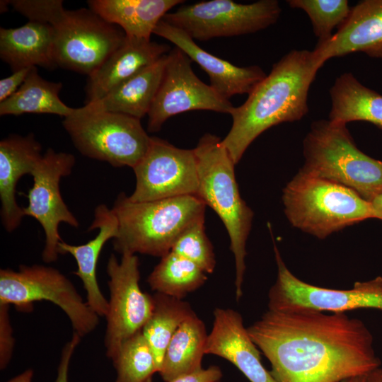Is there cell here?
Returning a JSON list of instances; mask_svg holds the SVG:
<instances>
[{
    "instance_id": "obj_8",
    "label": "cell",
    "mask_w": 382,
    "mask_h": 382,
    "mask_svg": "<svg viewBox=\"0 0 382 382\" xmlns=\"http://www.w3.org/2000/svg\"><path fill=\"white\" fill-rule=\"evenodd\" d=\"M39 301L59 306L69 318L74 332L81 337L99 324L100 316L59 270L41 265H22L18 270H0V303L13 305L18 311L27 312Z\"/></svg>"
},
{
    "instance_id": "obj_42",
    "label": "cell",
    "mask_w": 382,
    "mask_h": 382,
    "mask_svg": "<svg viewBox=\"0 0 382 382\" xmlns=\"http://www.w3.org/2000/svg\"><path fill=\"white\" fill-rule=\"evenodd\" d=\"M217 382H219V381H217Z\"/></svg>"
},
{
    "instance_id": "obj_5",
    "label": "cell",
    "mask_w": 382,
    "mask_h": 382,
    "mask_svg": "<svg viewBox=\"0 0 382 382\" xmlns=\"http://www.w3.org/2000/svg\"><path fill=\"white\" fill-rule=\"evenodd\" d=\"M282 199L289 223L320 239L376 219L371 203L355 191L301 168L283 189Z\"/></svg>"
},
{
    "instance_id": "obj_19",
    "label": "cell",
    "mask_w": 382,
    "mask_h": 382,
    "mask_svg": "<svg viewBox=\"0 0 382 382\" xmlns=\"http://www.w3.org/2000/svg\"><path fill=\"white\" fill-rule=\"evenodd\" d=\"M170 51L168 45L126 36L123 43L88 76L86 103L101 99Z\"/></svg>"
},
{
    "instance_id": "obj_17",
    "label": "cell",
    "mask_w": 382,
    "mask_h": 382,
    "mask_svg": "<svg viewBox=\"0 0 382 382\" xmlns=\"http://www.w3.org/2000/svg\"><path fill=\"white\" fill-rule=\"evenodd\" d=\"M204 352L226 359L250 382H277L262 365L259 349L244 326L242 316L231 308L214 310Z\"/></svg>"
},
{
    "instance_id": "obj_3",
    "label": "cell",
    "mask_w": 382,
    "mask_h": 382,
    "mask_svg": "<svg viewBox=\"0 0 382 382\" xmlns=\"http://www.w3.org/2000/svg\"><path fill=\"white\" fill-rule=\"evenodd\" d=\"M217 136L207 133L194 149L199 180L197 197L222 221L235 260L236 301L243 296L246 242L254 213L241 197L228 151Z\"/></svg>"
},
{
    "instance_id": "obj_33",
    "label": "cell",
    "mask_w": 382,
    "mask_h": 382,
    "mask_svg": "<svg viewBox=\"0 0 382 382\" xmlns=\"http://www.w3.org/2000/svg\"><path fill=\"white\" fill-rule=\"evenodd\" d=\"M8 3L29 21L50 25L64 9L61 0H14Z\"/></svg>"
},
{
    "instance_id": "obj_6",
    "label": "cell",
    "mask_w": 382,
    "mask_h": 382,
    "mask_svg": "<svg viewBox=\"0 0 382 382\" xmlns=\"http://www.w3.org/2000/svg\"><path fill=\"white\" fill-rule=\"evenodd\" d=\"M302 170L345 185L371 202L382 194V161L356 145L347 125L314 121L303 141Z\"/></svg>"
},
{
    "instance_id": "obj_41",
    "label": "cell",
    "mask_w": 382,
    "mask_h": 382,
    "mask_svg": "<svg viewBox=\"0 0 382 382\" xmlns=\"http://www.w3.org/2000/svg\"><path fill=\"white\" fill-rule=\"evenodd\" d=\"M366 375H360L347 378L341 382H367Z\"/></svg>"
},
{
    "instance_id": "obj_37",
    "label": "cell",
    "mask_w": 382,
    "mask_h": 382,
    "mask_svg": "<svg viewBox=\"0 0 382 382\" xmlns=\"http://www.w3.org/2000/svg\"><path fill=\"white\" fill-rule=\"evenodd\" d=\"M222 377V371L218 366H210L197 371L180 376L170 382H217Z\"/></svg>"
},
{
    "instance_id": "obj_36",
    "label": "cell",
    "mask_w": 382,
    "mask_h": 382,
    "mask_svg": "<svg viewBox=\"0 0 382 382\" xmlns=\"http://www.w3.org/2000/svg\"><path fill=\"white\" fill-rule=\"evenodd\" d=\"M32 68H24L13 71L9 76L0 80V103L11 97L19 89Z\"/></svg>"
},
{
    "instance_id": "obj_25",
    "label": "cell",
    "mask_w": 382,
    "mask_h": 382,
    "mask_svg": "<svg viewBox=\"0 0 382 382\" xmlns=\"http://www.w3.org/2000/svg\"><path fill=\"white\" fill-rule=\"evenodd\" d=\"M329 120L371 123L382 129V95L363 85L352 73L337 76L330 89Z\"/></svg>"
},
{
    "instance_id": "obj_31",
    "label": "cell",
    "mask_w": 382,
    "mask_h": 382,
    "mask_svg": "<svg viewBox=\"0 0 382 382\" xmlns=\"http://www.w3.org/2000/svg\"><path fill=\"white\" fill-rule=\"evenodd\" d=\"M292 8L305 11L310 18L318 42L331 37L332 30L339 28L347 19L351 7L347 0H289Z\"/></svg>"
},
{
    "instance_id": "obj_12",
    "label": "cell",
    "mask_w": 382,
    "mask_h": 382,
    "mask_svg": "<svg viewBox=\"0 0 382 382\" xmlns=\"http://www.w3.org/2000/svg\"><path fill=\"white\" fill-rule=\"evenodd\" d=\"M107 273L110 299L104 346L107 357L112 359L125 341L142 330L154 303L153 295L141 289L139 261L135 254L124 253L120 261L112 254Z\"/></svg>"
},
{
    "instance_id": "obj_2",
    "label": "cell",
    "mask_w": 382,
    "mask_h": 382,
    "mask_svg": "<svg viewBox=\"0 0 382 382\" xmlns=\"http://www.w3.org/2000/svg\"><path fill=\"white\" fill-rule=\"evenodd\" d=\"M322 66L313 50H293L273 64L241 105L234 108L231 128L221 141L236 165L262 132L299 121L308 113V91Z\"/></svg>"
},
{
    "instance_id": "obj_32",
    "label": "cell",
    "mask_w": 382,
    "mask_h": 382,
    "mask_svg": "<svg viewBox=\"0 0 382 382\" xmlns=\"http://www.w3.org/2000/svg\"><path fill=\"white\" fill-rule=\"evenodd\" d=\"M170 251L193 262L207 274L214 270L215 255L205 233L204 218L186 228L177 238Z\"/></svg>"
},
{
    "instance_id": "obj_18",
    "label": "cell",
    "mask_w": 382,
    "mask_h": 382,
    "mask_svg": "<svg viewBox=\"0 0 382 382\" xmlns=\"http://www.w3.org/2000/svg\"><path fill=\"white\" fill-rule=\"evenodd\" d=\"M361 52L369 57L382 58V0H364L352 7L349 17L313 52L323 66L332 57Z\"/></svg>"
},
{
    "instance_id": "obj_4",
    "label": "cell",
    "mask_w": 382,
    "mask_h": 382,
    "mask_svg": "<svg viewBox=\"0 0 382 382\" xmlns=\"http://www.w3.org/2000/svg\"><path fill=\"white\" fill-rule=\"evenodd\" d=\"M206 205L186 195L153 201L133 202L120 193L112 208L118 220L115 250L162 257L170 252L180 234L204 218Z\"/></svg>"
},
{
    "instance_id": "obj_15",
    "label": "cell",
    "mask_w": 382,
    "mask_h": 382,
    "mask_svg": "<svg viewBox=\"0 0 382 382\" xmlns=\"http://www.w3.org/2000/svg\"><path fill=\"white\" fill-rule=\"evenodd\" d=\"M74 164L73 154L49 149L31 174L33 185L27 195L28 205L23 209L24 215L35 219L45 231L42 258L47 263L58 258V244L62 241L59 224L64 222L75 228L79 226L77 219L64 202L59 188L61 178L71 174Z\"/></svg>"
},
{
    "instance_id": "obj_29",
    "label": "cell",
    "mask_w": 382,
    "mask_h": 382,
    "mask_svg": "<svg viewBox=\"0 0 382 382\" xmlns=\"http://www.w3.org/2000/svg\"><path fill=\"white\" fill-rule=\"evenodd\" d=\"M207 280V273L197 265L170 251L161 257L149 275L147 282L157 293L183 299Z\"/></svg>"
},
{
    "instance_id": "obj_1",
    "label": "cell",
    "mask_w": 382,
    "mask_h": 382,
    "mask_svg": "<svg viewBox=\"0 0 382 382\" xmlns=\"http://www.w3.org/2000/svg\"><path fill=\"white\" fill-rule=\"evenodd\" d=\"M247 330L277 382H341L381 366L371 331L346 313L268 309Z\"/></svg>"
},
{
    "instance_id": "obj_34",
    "label": "cell",
    "mask_w": 382,
    "mask_h": 382,
    "mask_svg": "<svg viewBox=\"0 0 382 382\" xmlns=\"http://www.w3.org/2000/svg\"><path fill=\"white\" fill-rule=\"evenodd\" d=\"M10 305L0 303V369H6L9 364L15 346L13 328L9 315Z\"/></svg>"
},
{
    "instance_id": "obj_22",
    "label": "cell",
    "mask_w": 382,
    "mask_h": 382,
    "mask_svg": "<svg viewBox=\"0 0 382 382\" xmlns=\"http://www.w3.org/2000/svg\"><path fill=\"white\" fill-rule=\"evenodd\" d=\"M0 57L13 71L37 66L56 68L52 26L29 21L16 28H1Z\"/></svg>"
},
{
    "instance_id": "obj_27",
    "label": "cell",
    "mask_w": 382,
    "mask_h": 382,
    "mask_svg": "<svg viewBox=\"0 0 382 382\" xmlns=\"http://www.w3.org/2000/svg\"><path fill=\"white\" fill-rule=\"evenodd\" d=\"M61 82L45 80L33 67L19 89L0 103V115H20L24 113L52 114L64 117L75 108L64 103L59 96Z\"/></svg>"
},
{
    "instance_id": "obj_9",
    "label": "cell",
    "mask_w": 382,
    "mask_h": 382,
    "mask_svg": "<svg viewBox=\"0 0 382 382\" xmlns=\"http://www.w3.org/2000/svg\"><path fill=\"white\" fill-rule=\"evenodd\" d=\"M54 58L61 66L88 76L123 43L125 34L91 8L62 11L51 24Z\"/></svg>"
},
{
    "instance_id": "obj_28",
    "label": "cell",
    "mask_w": 382,
    "mask_h": 382,
    "mask_svg": "<svg viewBox=\"0 0 382 382\" xmlns=\"http://www.w3.org/2000/svg\"><path fill=\"white\" fill-rule=\"evenodd\" d=\"M154 309L141 332L154 354L159 371L166 349L178 328L195 312L183 299L156 292Z\"/></svg>"
},
{
    "instance_id": "obj_11",
    "label": "cell",
    "mask_w": 382,
    "mask_h": 382,
    "mask_svg": "<svg viewBox=\"0 0 382 382\" xmlns=\"http://www.w3.org/2000/svg\"><path fill=\"white\" fill-rule=\"evenodd\" d=\"M274 252L277 275L268 292V309L303 308L330 313L360 308L382 311V277L356 282L349 289L315 286L299 279L289 270L274 243Z\"/></svg>"
},
{
    "instance_id": "obj_38",
    "label": "cell",
    "mask_w": 382,
    "mask_h": 382,
    "mask_svg": "<svg viewBox=\"0 0 382 382\" xmlns=\"http://www.w3.org/2000/svg\"><path fill=\"white\" fill-rule=\"evenodd\" d=\"M33 374V370L32 369H28L6 382H32Z\"/></svg>"
},
{
    "instance_id": "obj_35",
    "label": "cell",
    "mask_w": 382,
    "mask_h": 382,
    "mask_svg": "<svg viewBox=\"0 0 382 382\" xmlns=\"http://www.w3.org/2000/svg\"><path fill=\"white\" fill-rule=\"evenodd\" d=\"M81 337L74 332L71 340L63 347L59 363L57 368V376L55 382H68V372L72 355L81 341Z\"/></svg>"
},
{
    "instance_id": "obj_14",
    "label": "cell",
    "mask_w": 382,
    "mask_h": 382,
    "mask_svg": "<svg viewBox=\"0 0 382 382\" xmlns=\"http://www.w3.org/2000/svg\"><path fill=\"white\" fill-rule=\"evenodd\" d=\"M132 169L136 187L129 199L133 202L197 196L199 180L194 149H180L151 137L146 153Z\"/></svg>"
},
{
    "instance_id": "obj_13",
    "label": "cell",
    "mask_w": 382,
    "mask_h": 382,
    "mask_svg": "<svg viewBox=\"0 0 382 382\" xmlns=\"http://www.w3.org/2000/svg\"><path fill=\"white\" fill-rule=\"evenodd\" d=\"M192 60L175 47L168 53L163 78L148 113V130L159 131L165 122L178 114L211 110L230 114L234 106L194 73Z\"/></svg>"
},
{
    "instance_id": "obj_24",
    "label": "cell",
    "mask_w": 382,
    "mask_h": 382,
    "mask_svg": "<svg viewBox=\"0 0 382 382\" xmlns=\"http://www.w3.org/2000/svg\"><path fill=\"white\" fill-rule=\"evenodd\" d=\"M168 54L123 82L100 100L96 106L141 120L148 115L160 86Z\"/></svg>"
},
{
    "instance_id": "obj_40",
    "label": "cell",
    "mask_w": 382,
    "mask_h": 382,
    "mask_svg": "<svg viewBox=\"0 0 382 382\" xmlns=\"http://www.w3.org/2000/svg\"><path fill=\"white\" fill-rule=\"evenodd\" d=\"M367 382H382V368L378 367L366 375Z\"/></svg>"
},
{
    "instance_id": "obj_21",
    "label": "cell",
    "mask_w": 382,
    "mask_h": 382,
    "mask_svg": "<svg viewBox=\"0 0 382 382\" xmlns=\"http://www.w3.org/2000/svg\"><path fill=\"white\" fill-rule=\"evenodd\" d=\"M119 224L112 209L105 204L98 205L88 230L98 228L99 232L92 240L82 245H71L64 241L58 244L59 254H71L76 261L77 270L74 274L81 280L86 292V302L100 317L108 314V300L103 296L96 278V265L105 243L118 233Z\"/></svg>"
},
{
    "instance_id": "obj_30",
    "label": "cell",
    "mask_w": 382,
    "mask_h": 382,
    "mask_svg": "<svg viewBox=\"0 0 382 382\" xmlns=\"http://www.w3.org/2000/svg\"><path fill=\"white\" fill-rule=\"evenodd\" d=\"M116 371L115 382H153L158 373L152 350L139 332L127 341L111 359Z\"/></svg>"
},
{
    "instance_id": "obj_7",
    "label": "cell",
    "mask_w": 382,
    "mask_h": 382,
    "mask_svg": "<svg viewBox=\"0 0 382 382\" xmlns=\"http://www.w3.org/2000/svg\"><path fill=\"white\" fill-rule=\"evenodd\" d=\"M62 124L81 154L114 167L133 168L151 142L139 119L103 110L92 103L75 108Z\"/></svg>"
},
{
    "instance_id": "obj_39",
    "label": "cell",
    "mask_w": 382,
    "mask_h": 382,
    "mask_svg": "<svg viewBox=\"0 0 382 382\" xmlns=\"http://www.w3.org/2000/svg\"><path fill=\"white\" fill-rule=\"evenodd\" d=\"M374 209L376 219L382 220V194L370 202Z\"/></svg>"
},
{
    "instance_id": "obj_20",
    "label": "cell",
    "mask_w": 382,
    "mask_h": 382,
    "mask_svg": "<svg viewBox=\"0 0 382 382\" xmlns=\"http://www.w3.org/2000/svg\"><path fill=\"white\" fill-rule=\"evenodd\" d=\"M41 149L33 134H12L0 141V214L8 232L14 231L25 216L16 202V185L23 175L32 174L42 156Z\"/></svg>"
},
{
    "instance_id": "obj_10",
    "label": "cell",
    "mask_w": 382,
    "mask_h": 382,
    "mask_svg": "<svg viewBox=\"0 0 382 382\" xmlns=\"http://www.w3.org/2000/svg\"><path fill=\"white\" fill-rule=\"evenodd\" d=\"M282 12L277 0L240 4L212 0L182 6L162 18L193 40H209L253 33L275 23Z\"/></svg>"
},
{
    "instance_id": "obj_16",
    "label": "cell",
    "mask_w": 382,
    "mask_h": 382,
    "mask_svg": "<svg viewBox=\"0 0 382 382\" xmlns=\"http://www.w3.org/2000/svg\"><path fill=\"white\" fill-rule=\"evenodd\" d=\"M154 34L170 41L196 62L208 74L210 86L221 96L249 95L267 76L257 65L238 66L200 47L185 31L161 19Z\"/></svg>"
},
{
    "instance_id": "obj_26",
    "label": "cell",
    "mask_w": 382,
    "mask_h": 382,
    "mask_svg": "<svg viewBox=\"0 0 382 382\" xmlns=\"http://www.w3.org/2000/svg\"><path fill=\"white\" fill-rule=\"evenodd\" d=\"M208 334L195 313L185 319L173 334L158 371L165 382L202 369Z\"/></svg>"
},
{
    "instance_id": "obj_23",
    "label": "cell",
    "mask_w": 382,
    "mask_h": 382,
    "mask_svg": "<svg viewBox=\"0 0 382 382\" xmlns=\"http://www.w3.org/2000/svg\"><path fill=\"white\" fill-rule=\"evenodd\" d=\"M183 0H91L88 8L110 23L120 27L129 37L151 40L163 18Z\"/></svg>"
}]
</instances>
